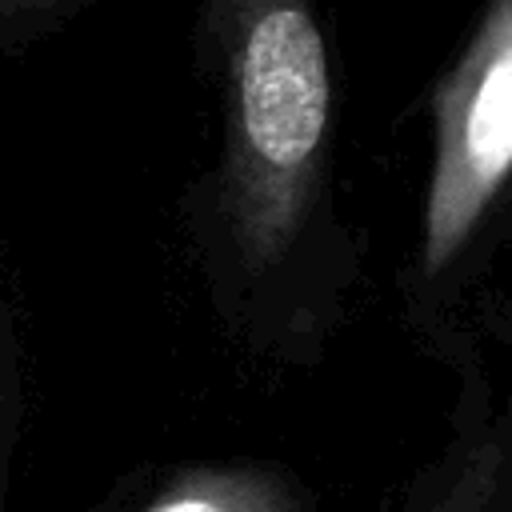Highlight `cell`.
<instances>
[{
    "label": "cell",
    "mask_w": 512,
    "mask_h": 512,
    "mask_svg": "<svg viewBox=\"0 0 512 512\" xmlns=\"http://www.w3.org/2000/svg\"><path fill=\"white\" fill-rule=\"evenodd\" d=\"M488 500H492V484H488V472L472 468L444 500H436L428 512H488Z\"/></svg>",
    "instance_id": "obj_5"
},
{
    "label": "cell",
    "mask_w": 512,
    "mask_h": 512,
    "mask_svg": "<svg viewBox=\"0 0 512 512\" xmlns=\"http://www.w3.org/2000/svg\"><path fill=\"white\" fill-rule=\"evenodd\" d=\"M328 64L304 0H244L236 40V128L248 220L272 232L324 140Z\"/></svg>",
    "instance_id": "obj_1"
},
{
    "label": "cell",
    "mask_w": 512,
    "mask_h": 512,
    "mask_svg": "<svg viewBox=\"0 0 512 512\" xmlns=\"http://www.w3.org/2000/svg\"><path fill=\"white\" fill-rule=\"evenodd\" d=\"M56 0H0V32L32 20L36 12H48Z\"/></svg>",
    "instance_id": "obj_6"
},
{
    "label": "cell",
    "mask_w": 512,
    "mask_h": 512,
    "mask_svg": "<svg viewBox=\"0 0 512 512\" xmlns=\"http://www.w3.org/2000/svg\"><path fill=\"white\" fill-rule=\"evenodd\" d=\"M144 512H292V496L264 472H192Z\"/></svg>",
    "instance_id": "obj_3"
},
{
    "label": "cell",
    "mask_w": 512,
    "mask_h": 512,
    "mask_svg": "<svg viewBox=\"0 0 512 512\" xmlns=\"http://www.w3.org/2000/svg\"><path fill=\"white\" fill-rule=\"evenodd\" d=\"M512 172V0H496L468 56L460 60L444 104H440V140L436 172L428 196L424 256L428 268H440L496 188Z\"/></svg>",
    "instance_id": "obj_2"
},
{
    "label": "cell",
    "mask_w": 512,
    "mask_h": 512,
    "mask_svg": "<svg viewBox=\"0 0 512 512\" xmlns=\"http://www.w3.org/2000/svg\"><path fill=\"white\" fill-rule=\"evenodd\" d=\"M12 444H16V392H12V368H8V360L0 352V512L8 504Z\"/></svg>",
    "instance_id": "obj_4"
}]
</instances>
